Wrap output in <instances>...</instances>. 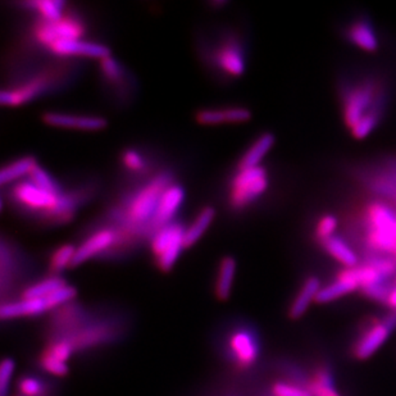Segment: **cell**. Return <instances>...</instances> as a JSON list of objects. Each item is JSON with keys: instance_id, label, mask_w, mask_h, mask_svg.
I'll use <instances>...</instances> for the list:
<instances>
[{"instance_id": "13", "label": "cell", "mask_w": 396, "mask_h": 396, "mask_svg": "<svg viewBox=\"0 0 396 396\" xmlns=\"http://www.w3.org/2000/svg\"><path fill=\"white\" fill-rule=\"evenodd\" d=\"M230 348L240 367H250L260 356V344L253 332L239 330L230 337Z\"/></svg>"}, {"instance_id": "6", "label": "cell", "mask_w": 396, "mask_h": 396, "mask_svg": "<svg viewBox=\"0 0 396 396\" xmlns=\"http://www.w3.org/2000/svg\"><path fill=\"white\" fill-rule=\"evenodd\" d=\"M396 328V310L383 317V321L369 322L368 326L362 330L354 344V356L358 359H368L389 339Z\"/></svg>"}, {"instance_id": "3", "label": "cell", "mask_w": 396, "mask_h": 396, "mask_svg": "<svg viewBox=\"0 0 396 396\" xmlns=\"http://www.w3.org/2000/svg\"><path fill=\"white\" fill-rule=\"evenodd\" d=\"M171 184V176L168 173H161L157 177L153 178L149 184L135 192L124 212L126 222L135 227L151 225L161 197Z\"/></svg>"}, {"instance_id": "40", "label": "cell", "mask_w": 396, "mask_h": 396, "mask_svg": "<svg viewBox=\"0 0 396 396\" xmlns=\"http://www.w3.org/2000/svg\"><path fill=\"white\" fill-rule=\"evenodd\" d=\"M47 351L50 353L52 356H55L57 359H59L62 362L67 363L69 356H72L74 351V345L69 342V340H58V342H53Z\"/></svg>"}, {"instance_id": "33", "label": "cell", "mask_w": 396, "mask_h": 396, "mask_svg": "<svg viewBox=\"0 0 396 396\" xmlns=\"http://www.w3.org/2000/svg\"><path fill=\"white\" fill-rule=\"evenodd\" d=\"M100 69H102L103 75L112 83H121L123 80V69L122 66L118 62L112 58L107 57L100 61Z\"/></svg>"}, {"instance_id": "12", "label": "cell", "mask_w": 396, "mask_h": 396, "mask_svg": "<svg viewBox=\"0 0 396 396\" xmlns=\"http://www.w3.org/2000/svg\"><path fill=\"white\" fill-rule=\"evenodd\" d=\"M42 121L52 127L72 130L99 131L107 127V120L102 117L74 116L55 112L45 113L42 116Z\"/></svg>"}, {"instance_id": "41", "label": "cell", "mask_w": 396, "mask_h": 396, "mask_svg": "<svg viewBox=\"0 0 396 396\" xmlns=\"http://www.w3.org/2000/svg\"><path fill=\"white\" fill-rule=\"evenodd\" d=\"M385 304L389 305L391 308V310H396V286H394V289L391 290L389 298H388V301H386Z\"/></svg>"}, {"instance_id": "1", "label": "cell", "mask_w": 396, "mask_h": 396, "mask_svg": "<svg viewBox=\"0 0 396 396\" xmlns=\"http://www.w3.org/2000/svg\"><path fill=\"white\" fill-rule=\"evenodd\" d=\"M342 91V120L349 130L369 112L386 110L388 91L383 83L372 77L348 83Z\"/></svg>"}, {"instance_id": "16", "label": "cell", "mask_w": 396, "mask_h": 396, "mask_svg": "<svg viewBox=\"0 0 396 396\" xmlns=\"http://www.w3.org/2000/svg\"><path fill=\"white\" fill-rule=\"evenodd\" d=\"M47 80L34 78L13 89L3 90L0 94V103L4 107H18L40 95L47 89Z\"/></svg>"}, {"instance_id": "4", "label": "cell", "mask_w": 396, "mask_h": 396, "mask_svg": "<svg viewBox=\"0 0 396 396\" xmlns=\"http://www.w3.org/2000/svg\"><path fill=\"white\" fill-rule=\"evenodd\" d=\"M268 185V172L264 167L239 170L231 180L228 203L235 211H243L267 192Z\"/></svg>"}, {"instance_id": "11", "label": "cell", "mask_w": 396, "mask_h": 396, "mask_svg": "<svg viewBox=\"0 0 396 396\" xmlns=\"http://www.w3.org/2000/svg\"><path fill=\"white\" fill-rule=\"evenodd\" d=\"M49 49L57 55L96 58L100 61L110 55V48H107L105 45L80 40V39L55 41L49 47Z\"/></svg>"}, {"instance_id": "28", "label": "cell", "mask_w": 396, "mask_h": 396, "mask_svg": "<svg viewBox=\"0 0 396 396\" xmlns=\"http://www.w3.org/2000/svg\"><path fill=\"white\" fill-rule=\"evenodd\" d=\"M75 245L72 244H63V245L57 248L49 262V268L54 274H61L66 268L72 267L74 260L76 255Z\"/></svg>"}, {"instance_id": "8", "label": "cell", "mask_w": 396, "mask_h": 396, "mask_svg": "<svg viewBox=\"0 0 396 396\" xmlns=\"http://www.w3.org/2000/svg\"><path fill=\"white\" fill-rule=\"evenodd\" d=\"M184 200V187L178 184L170 185L161 197L156 214L151 219V227L157 231L164 226L172 223V219L181 208Z\"/></svg>"}, {"instance_id": "26", "label": "cell", "mask_w": 396, "mask_h": 396, "mask_svg": "<svg viewBox=\"0 0 396 396\" xmlns=\"http://www.w3.org/2000/svg\"><path fill=\"white\" fill-rule=\"evenodd\" d=\"M308 389L312 396H340L336 390L334 377L327 368H320L315 372Z\"/></svg>"}, {"instance_id": "14", "label": "cell", "mask_w": 396, "mask_h": 396, "mask_svg": "<svg viewBox=\"0 0 396 396\" xmlns=\"http://www.w3.org/2000/svg\"><path fill=\"white\" fill-rule=\"evenodd\" d=\"M214 63L221 71L233 77H239L245 72V57L236 41L221 44L214 53Z\"/></svg>"}, {"instance_id": "20", "label": "cell", "mask_w": 396, "mask_h": 396, "mask_svg": "<svg viewBox=\"0 0 396 396\" xmlns=\"http://www.w3.org/2000/svg\"><path fill=\"white\" fill-rule=\"evenodd\" d=\"M321 289V281L318 280L315 276L308 277L307 280L303 282L301 290L298 291L294 301L291 303L290 312H289L290 317L294 318V320L301 318V315L307 312L308 308L312 304V301H315L317 295H318Z\"/></svg>"}, {"instance_id": "22", "label": "cell", "mask_w": 396, "mask_h": 396, "mask_svg": "<svg viewBox=\"0 0 396 396\" xmlns=\"http://www.w3.org/2000/svg\"><path fill=\"white\" fill-rule=\"evenodd\" d=\"M236 260L233 257H223L219 263L217 282L214 293L219 301H227L233 290V280L236 274Z\"/></svg>"}, {"instance_id": "21", "label": "cell", "mask_w": 396, "mask_h": 396, "mask_svg": "<svg viewBox=\"0 0 396 396\" xmlns=\"http://www.w3.org/2000/svg\"><path fill=\"white\" fill-rule=\"evenodd\" d=\"M274 134L271 132H264L262 134L253 145L245 151V154L240 159L239 170H248V168H254V167H260V162L264 159L267 154L274 148Z\"/></svg>"}, {"instance_id": "9", "label": "cell", "mask_w": 396, "mask_h": 396, "mask_svg": "<svg viewBox=\"0 0 396 396\" xmlns=\"http://www.w3.org/2000/svg\"><path fill=\"white\" fill-rule=\"evenodd\" d=\"M346 40L358 49L367 53H376L380 48V39L373 23L367 17L351 21L344 31Z\"/></svg>"}, {"instance_id": "10", "label": "cell", "mask_w": 396, "mask_h": 396, "mask_svg": "<svg viewBox=\"0 0 396 396\" xmlns=\"http://www.w3.org/2000/svg\"><path fill=\"white\" fill-rule=\"evenodd\" d=\"M117 240H118V235L110 228H102L93 233L76 249L75 260L72 267L80 266L96 255L107 252L116 244Z\"/></svg>"}, {"instance_id": "23", "label": "cell", "mask_w": 396, "mask_h": 396, "mask_svg": "<svg viewBox=\"0 0 396 396\" xmlns=\"http://www.w3.org/2000/svg\"><path fill=\"white\" fill-rule=\"evenodd\" d=\"M216 219V209L213 206H205L199 212L197 219H194L189 228H186L185 233V248L197 244L205 231L212 225L213 221Z\"/></svg>"}, {"instance_id": "36", "label": "cell", "mask_w": 396, "mask_h": 396, "mask_svg": "<svg viewBox=\"0 0 396 396\" xmlns=\"http://www.w3.org/2000/svg\"><path fill=\"white\" fill-rule=\"evenodd\" d=\"M44 390V383L34 376L22 377L18 383V391L22 396H41Z\"/></svg>"}, {"instance_id": "29", "label": "cell", "mask_w": 396, "mask_h": 396, "mask_svg": "<svg viewBox=\"0 0 396 396\" xmlns=\"http://www.w3.org/2000/svg\"><path fill=\"white\" fill-rule=\"evenodd\" d=\"M383 113L385 112H380V110L369 112L368 115L363 117L362 120L350 130L351 136L354 137L356 140H363V139L368 137L381 122Z\"/></svg>"}, {"instance_id": "17", "label": "cell", "mask_w": 396, "mask_h": 396, "mask_svg": "<svg viewBox=\"0 0 396 396\" xmlns=\"http://www.w3.org/2000/svg\"><path fill=\"white\" fill-rule=\"evenodd\" d=\"M252 118V112L241 107L231 108H217V110H203L198 112L197 121L200 124L214 126L223 123L246 122Z\"/></svg>"}, {"instance_id": "42", "label": "cell", "mask_w": 396, "mask_h": 396, "mask_svg": "<svg viewBox=\"0 0 396 396\" xmlns=\"http://www.w3.org/2000/svg\"><path fill=\"white\" fill-rule=\"evenodd\" d=\"M16 396H22V395H16Z\"/></svg>"}, {"instance_id": "24", "label": "cell", "mask_w": 396, "mask_h": 396, "mask_svg": "<svg viewBox=\"0 0 396 396\" xmlns=\"http://www.w3.org/2000/svg\"><path fill=\"white\" fill-rule=\"evenodd\" d=\"M37 164L34 157H23L7 164L0 171V184L7 185L25 176H30Z\"/></svg>"}, {"instance_id": "30", "label": "cell", "mask_w": 396, "mask_h": 396, "mask_svg": "<svg viewBox=\"0 0 396 396\" xmlns=\"http://www.w3.org/2000/svg\"><path fill=\"white\" fill-rule=\"evenodd\" d=\"M339 227V219L332 213H326L321 216L315 226V239L321 244L322 241L336 235Z\"/></svg>"}, {"instance_id": "5", "label": "cell", "mask_w": 396, "mask_h": 396, "mask_svg": "<svg viewBox=\"0 0 396 396\" xmlns=\"http://www.w3.org/2000/svg\"><path fill=\"white\" fill-rule=\"evenodd\" d=\"M185 233L184 226L178 222L165 225L154 233L151 239V252L161 271L168 272L176 264L185 249Z\"/></svg>"}, {"instance_id": "31", "label": "cell", "mask_w": 396, "mask_h": 396, "mask_svg": "<svg viewBox=\"0 0 396 396\" xmlns=\"http://www.w3.org/2000/svg\"><path fill=\"white\" fill-rule=\"evenodd\" d=\"M30 181L37 185L41 189L48 192H62L61 186L55 182L54 178L49 175L44 168H41L39 164L35 165L34 170L30 173Z\"/></svg>"}, {"instance_id": "39", "label": "cell", "mask_w": 396, "mask_h": 396, "mask_svg": "<svg viewBox=\"0 0 396 396\" xmlns=\"http://www.w3.org/2000/svg\"><path fill=\"white\" fill-rule=\"evenodd\" d=\"M272 391L274 396H312L308 388L295 383H277Z\"/></svg>"}, {"instance_id": "19", "label": "cell", "mask_w": 396, "mask_h": 396, "mask_svg": "<svg viewBox=\"0 0 396 396\" xmlns=\"http://www.w3.org/2000/svg\"><path fill=\"white\" fill-rule=\"evenodd\" d=\"M320 245L330 257H332L336 262H339L345 268H356L359 264V260H358L356 252L339 235H334V236L328 238L327 240L322 241Z\"/></svg>"}, {"instance_id": "18", "label": "cell", "mask_w": 396, "mask_h": 396, "mask_svg": "<svg viewBox=\"0 0 396 396\" xmlns=\"http://www.w3.org/2000/svg\"><path fill=\"white\" fill-rule=\"evenodd\" d=\"M47 299H21L9 301L0 308V315L3 320H14L22 317H34L42 315L49 310Z\"/></svg>"}, {"instance_id": "32", "label": "cell", "mask_w": 396, "mask_h": 396, "mask_svg": "<svg viewBox=\"0 0 396 396\" xmlns=\"http://www.w3.org/2000/svg\"><path fill=\"white\" fill-rule=\"evenodd\" d=\"M40 366L45 372H48L49 375H53L55 377H64L69 371L67 363L57 359L47 350L41 356Z\"/></svg>"}, {"instance_id": "35", "label": "cell", "mask_w": 396, "mask_h": 396, "mask_svg": "<svg viewBox=\"0 0 396 396\" xmlns=\"http://www.w3.org/2000/svg\"><path fill=\"white\" fill-rule=\"evenodd\" d=\"M392 289L394 286L390 284L389 281H383V282H378L371 286L363 287L362 291L363 294L372 301L386 303Z\"/></svg>"}, {"instance_id": "7", "label": "cell", "mask_w": 396, "mask_h": 396, "mask_svg": "<svg viewBox=\"0 0 396 396\" xmlns=\"http://www.w3.org/2000/svg\"><path fill=\"white\" fill-rule=\"evenodd\" d=\"M83 33L85 28L80 21L72 17H63L58 22L42 21L35 31V36L37 41L49 48L55 41L80 39Z\"/></svg>"}, {"instance_id": "25", "label": "cell", "mask_w": 396, "mask_h": 396, "mask_svg": "<svg viewBox=\"0 0 396 396\" xmlns=\"http://www.w3.org/2000/svg\"><path fill=\"white\" fill-rule=\"evenodd\" d=\"M67 285L66 281L58 277V276H52L45 280L39 281L34 285L28 287L23 293H22V299H45L49 295L53 294L58 289Z\"/></svg>"}, {"instance_id": "2", "label": "cell", "mask_w": 396, "mask_h": 396, "mask_svg": "<svg viewBox=\"0 0 396 396\" xmlns=\"http://www.w3.org/2000/svg\"><path fill=\"white\" fill-rule=\"evenodd\" d=\"M12 192L14 200L23 208L31 212L40 213L59 223L72 219L77 205L74 197L44 190L30 180L16 185Z\"/></svg>"}, {"instance_id": "37", "label": "cell", "mask_w": 396, "mask_h": 396, "mask_svg": "<svg viewBox=\"0 0 396 396\" xmlns=\"http://www.w3.org/2000/svg\"><path fill=\"white\" fill-rule=\"evenodd\" d=\"M104 337H107V328H89V330H83L82 332L77 335L75 344L76 345H81V342H83V345L89 346V345H94V344L102 342Z\"/></svg>"}, {"instance_id": "34", "label": "cell", "mask_w": 396, "mask_h": 396, "mask_svg": "<svg viewBox=\"0 0 396 396\" xmlns=\"http://www.w3.org/2000/svg\"><path fill=\"white\" fill-rule=\"evenodd\" d=\"M16 363L12 358H4L0 364V396H8L13 378Z\"/></svg>"}, {"instance_id": "15", "label": "cell", "mask_w": 396, "mask_h": 396, "mask_svg": "<svg viewBox=\"0 0 396 396\" xmlns=\"http://www.w3.org/2000/svg\"><path fill=\"white\" fill-rule=\"evenodd\" d=\"M359 286L356 281L353 268H345L337 274L335 280L326 286L322 287L317 295V303H330L342 298L344 295L356 291Z\"/></svg>"}, {"instance_id": "38", "label": "cell", "mask_w": 396, "mask_h": 396, "mask_svg": "<svg viewBox=\"0 0 396 396\" xmlns=\"http://www.w3.org/2000/svg\"><path fill=\"white\" fill-rule=\"evenodd\" d=\"M122 163L124 168L130 172H141L146 165L145 158L134 149L123 151Z\"/></svg>"}, {"instance_id": "27", "label": "cell", "mask_w": 396, "mask_h": 396, "mask_svg": "<svg viewBox=\"0 0 396 396\" xmlns=\"http://www.w3.org/2000/svg\"><path fill=\"white\" fill-rule=\"evenodd\" d=\"M25 6L39 12L42 17V21L58 22L63 18V11L66 3L61 0H37V1L25 3Z\"/></svg>"}]
</instances>
